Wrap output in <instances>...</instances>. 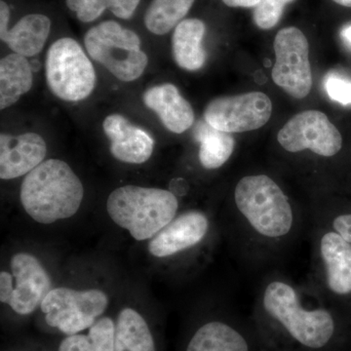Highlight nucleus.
I'll list each match as a JSON object with an SVG mask.
<instances>
[{"label":"nucleus","instance_id":"nucleus-1","mask_svg":"<svg viewBox=\"0 0 351 351\" xmlns=\"http://www.w3.org/2000/svg\"><path fill=\"white\" fill-rule=\"evenodd\" d=\"M83 195L82 182L71 166L59 159H49L25 176L20 199L34 221L50 225L76 214Z\"/></svg>","mask_w":351,"mask_h":351},{"label":"nucleus","instance_id":"nucleus-2","mask_svg":"<svg viewBox=\"0 0 351 351\" xmlns=\"http://www.w3.org/2000/svg\"><path fill=\"white\" fill-rule=\"evenodd\" d=\"M107 210L117 226L143 241L154 237L174 219L178 200L174 193L165 189L125 186L110 193Z\"/></svg>","mask_w":351,"mask_h":351},{"label":"nucleus","instance_id":"nucleus-3","mask_svg":"<svg viewBox=\"0 0 351 351\" xmlns=\"http://www.w3.org/2000/svg\"><path fill=\"white\" fill-rule=\"evenodd\" d=\"M235 203L256 232L267 237L287 234L293 212L282 189L265 175L248 176L235 188Z\"/></svg>","mask_w":351,"mask_h":351},{"label":"nucleus","instance_id":"nucleus-4","mask_svg":"<svg viewBox=\"0 0 351 351\" xmlns=\"http://www.w3.org/2000/svg\"><path fill=\"white\" fill-rule=\"evenodd\" d=\"M84 46L94 61L121 82L138 80L149 63L147 54L141 49L138 34L115 21L91 27L85 34Z\"/></svg>","mask_w":351,"mask_h":351},{"label":"nucleus","instance_id":"nucleus-5","mask_svg":"<svg viewBox=\"0 0 351 351\" xmlns=\"http://www.w3.org/2000/svg\"><path fill=\"white\" fill-rule=\"evenodd\" d=\"M263 306L293 338L307 348H323L334 335L335 323L331 314L324 309L302 308L294 289L288 284L280 281L270 283L263 295Z\"/></svg>","mask_w":351,"mask_h":351},{"label":"nucleus","instance_id":"nucleus-6","mask_svg":"<svg viewBox=\"0 0 351 351\" xmlns=\"http://www.w3.org/2000/svg\"><path fill=\"white\" fill-rule=\"evenodd\" d=\"M45 75L53 95L66 101L88 98L96 86L93 64L75 39H58L46 55Z\"/></svg>","mask_w":351,"mask_h":351},{"label":"nucleus","instance_id":"nucleus-7","mask_svg":"<svg viewBox=\"0 0 351 351\" xmlns=\"http://www.w3.org/2000/svg\"><path fill=\"white\" fill-rule=\"evenodd\" d=\"M108 304V295L103 291L57 288L48 293L40 307L49 326L71 336L91 327Z\"/></svg>","mask_w":351,"mask_h":351},{"label":"nucleus","instance_id":"nucleus-8","mask_svg":"<svg viewBox=\"0 0 351 351\" xmlns=\"http://www.w3.org/2000/svg\"><path fill=\"white\" fill-rule=\"evenodd\" d=\"M276 64L272 80L295 99L306 98L313 87L309 44L301 29L285 27L274 39Z\"/></svg>","mask_w":351,"mask_h":351},{"label":"nucleus","instance_id":"nucleus-9","mask_svg":"<svg viewBox=\"0 0 351 351\" xmlns=\"http://www.w3.org/2000/svg\"><path fill=\"white\" fill-rule=\"evenodd\" d=\"M271 112L272 104L267 95L250 92L214 99L205 108L204 119L219 131L243 133L265 125Z\"/></svg>","mask_w":351,"mask_h":351},{"label":"nucleus","instance_id":"nucleus-10","mask_svg":"<svg viewBox=\"0 0 351 351\" xmlns=\"http://www.w3.org/2000/svg\"><path fill=\"white\" fill-rule=\"evenodd\" d=\"M277 140L285 151L309 149L321 156L330 157L341 151L343 138L325 113L304 110L289 120L278 132Z\"/></svg>","mask_w":351,"mask_h":351},{"label":"nucleus","instance_id":"nucleus-11","mask_svg":"<svg viewBox=\"0 0 351 351\" xmlns=\"http://www.w3.org/2000/svg\"><path fill=\"white\" fill-rule=\"evenodd\" d=\"M11 269L16 279V287L13 288L7 304L21 315L31 314L52 290L50 277L38 258L27 253L13 256Z\"/></svg>","mask_w":351,"mask_h":351},{"label":"nucleus","instance_id":"nucleus-12","mask_svg":"<svg viewBox=\"0 0 351 351\" xmlns=\"http://www.w3.org/2000/svg\"><path fill=\"white\" fill-rule=\"evenodd\" d=\"M47 145L39 134L0 135V178L12 180L29 174L43 162Z\"/></svg>","mask_w":351,"mask_h":351},{"label":"nucleus","instance_id":"nucleus-13","mask_svg":"<svg viewBox=\"0 0 351 351\" xmlns=\"http://www.w3.org/2000/svg\"><path fill=\"white\" fill-rule=\"evenodd\" d=\"M10 8L0 1V38L13 53L25 58L34 57L43 51L51 31V21L43 14H29L9 29Z\"/></svg>","mask_w":351,"mask_h":351},{"label":"nucleus","instance_id":"nucleus-14","mask_svg":"<svg viewBox=\"0 0 351 351\" xmlns=\"http://www.w3.org/2000/svg\"><path fill=\"white\" fill-rule=\"evenodd\" d=\"M103 128L110 141V152L117 160L142 164L152 156L154 138L144 129L132 124L123 115H108L104 120Z\"/></svg>","mask_w":351,"mask_h":351},{"label":"nucleus","instance_id":"nucleus-15","mask_svg":"<svg viewBox=\"0 0 351 351\" xmlns=\"http://www.w3.org/2000/svg\"><path fill=\"white\" fill-rule=\"evenodd\" d=\"M208 226L206 216L200 212L182 214L154 235L149 250L157 258L174 255L199 243L206 235Z\"/></svg>","mask_w":351,"mask_h":351},{"label":"nucleus","instance_id":"nucleus-16","mask_svg":"<svg viewBox=\"0 0 351 351\" xmlns=\"http://www.w3.org/2000/svg\"><path fill=\"white\" fill-rule=\"evenodd\" d=\"M144 104L158 115L164 126L175 134L189 130L195 122L193 107L171 83L149 88L143 96Z\"/></svg>","mask_w":351,"mask_h":351},{"label":"nucleus","instance_id":"nucleus-17","mask_svg":"<svg viewBox=\"0 0 351 351\" xmlns=\"http://www.w3.org/2000/svg\"><path fill=\"white\" fill-rule=\"evenodd\" d=\"M321 256L330 289L339 295L350 293L351 243L338 232H328L321 239Z\"/></svg>","mask_w":351,"mask_h":351},{"label":"nucleus","instance_id":"nucleus-18","mask_svg":"<svg viewBox=\"0 0 351 351\" xmlns=\"http://www.w3.org/2000/svg\"><path fill=\"white\" fill-rule=\"evenodd\" d=\"M206 25L199 19L182 20L175 27L172 36L173 56L176 64L186 71H198L206 62L202 40Z\"/></svg>","mask_w":351,"mask_h":351},{"label":"nucleus","instance_id":"nucleus-19","mask_svg":"<svg viewBox=\"0 0 351 351\" xmlns=\"http://www.w3.org/2000/svg\"><path fill=\"white\" fill-rule=\"evenodd\" d=\"M34 75L27 58L12 53L0 61V108L11 107L32 89Z\"/></svg>","mask_w":351,"mask_h":351},{"label":"nucleus","instance_id":"nucleus-20","mask_svg":"<svg viewBox=\"0 0 351 351\" xmlns=\"http://www.w3.org/2000/svg\"><path fill=\"white\" fill-rule=\"evenodd\" d=\"M115 351H156L147 321L134 309H122L115 324Z\"/></svg>","mask_w":351,"mask_h":351},{"label":"nucleus","instance_id":"nucleus-21","mask_svg":"<svg viewBox=\"0 0 351 351\" xmlns=\"http://www.w3.org/2000/svg\"><path fill=\"white\" fill-rule=\"evenodd\" d=\"M193 133L200 144L199 160L203 167L217 169L232 156L235 145L232 134L214 128L206 120L198 122Z\"/></svg>","mask_w":351,"mask_h":351},{"label":"nucleus","instance_id":"nucleus-22","mask_svg":"<svg viewBox=\"0 0 351 351\" xmlns=\"http://www.w3.org/2000/svg\"><path fill=\"white\" fill-rule=\"evenodd\" d=\"M186 351H249L241 334L223 322L203 325L193 335Z\"/></svg>","mask_w":351,"mask_h":351},{"label":"nucleus","instance_id":"nucleus-23","mask_svg":"<svg viewBox=\"0 0 351 351\" xmlns=\"http://www.w3.org/2000/svg\"><path fill=\"white\" fill-rule=\"evenodd\" d=\"M195 0H152L145 14V25L152 34L164 36L177 27Z\"/></svg>","mask_w":351,"mask_h":351},{"label":"nucleus","instance_id":"nucleus-24","mask_svg":"<svg viewBox=\"0 0 351 351\" xmlns=\"http://www.w3.org/2000/svg\"><path fill=\"white\" fill-rule=\"evenodd\" d=\"M59 351H115V324L110 317L97 320L88 335H71L63 339Z\"/></svg>","mask_w":351,"mask_h":351},{"label":"nucleus","instance_id":"nucleus-25","mask_svg":"<svg viewBox=\"0 0 351 351\" xmlns=\"http://www.w3.org/2000/svg\"><path fill=\"white\" fill-rule=\"evenodd\" d=\"M141 0H66L69 10L83 23L93 22L104 11L110 10L119 19L128 20L135 13Z\"/></svg>","mask_w":351,"mask_h":351},{"label":"nucleus","instance_id":"nucleus-26","mask_svg":"<svg viewBox=\"0 0 351 351\" xmlns=\"http://www.w3.org/2000/svg\"><path fill=\"white\" fill-rule=\"evenodd\" d=\"M295 0H262L254 11V22L262 29L276 27L283 15L284 8Z\"/></svg>","mask_w":351,"mask_h":351},{"label":"nucleus","instance_id":"nucleus-27","mask_svg":"<svg viewBox=\"0 0 351 351\" xmlns=\"http://www.w3.org/2000/svg\"><path fill=\"white\" fill-rule=\"evenodd\" d=\"M325 89L330 98L343 106L351 105V82L338 75L327 76Z\"/></svg>","mask_w":351,"mask_h":351},{"label":"nucleus","instance_id":"nucleus-28","mask_svg":"<svg viewBox=\"0 0 351 351\" xmlns=\"http://www.w3.org/2000/svg\"><path fill=\"white\" fill-rule=\"evenodd\" d=\"M332 225L336 232L351 243V214L338 217Z\"/></svg>","mask_w":351,"mask_h":351},{"label":"nucleus","instance_id":"nucleus-29","mask_svg":"<svg viewBox=\"0 0 351 351\" xmlns=\"http://www.w3.org/2000/svg\"><path fill=\"white\" fill-rule=\"evenodd\" d=\"M13 278L8 272H0V301L2 304H7L9 298L12 294Z\"/></svg>","mask_w":351,"mask_h":351},{"label":"nucleus","instance_id":"nucleus-30","mask_svg":"<svg viewBox=\"0 0 351 351\" xmlns=\"http://www.w3.org/2000/svg\"><path fill=\"white\" fill-rule=\"evenodd\" d=\"M262 0H223V3L228 7H242V8H252L257 7Z\"/></svg>","mask_w":351,"mask_h":351},{"label":"nucleus","instance_id":"nucleus-31","mask_svg":"<svg viewBox=\"0 0 351 351\" xmlns=\"http://www.w3.org/2000/svg\"><path fill=\"white\" fill-rule=\"evenodd\" d=\"M341 36H343V38L345 39L346 43L351 45V25H348V27L343 29Z\"/></svg>","mask_w":351,"mask_h":351},{"label":"nucleus","instance_id":"nucleus-32","mask_svg":"<svg viewBox=\"0 0 351 351\" xmlns=\"http://www.w3.org/2000/svg\"><path fill=\"white\" fill-rule=\"evenodd\" d=\"M332 1L336 2L339 5L350 7L351 8V0H332Z\"/></svg>","mask_w":351,"mask_h":351}]
</instances>
